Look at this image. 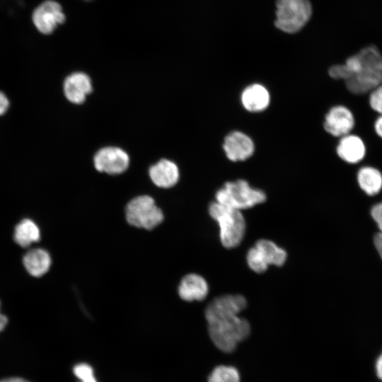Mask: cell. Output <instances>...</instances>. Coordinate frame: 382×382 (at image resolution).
<instances>
[{
    "label": "cell",
    "mask_w": 382,
    "mask_h": 382,
    "mask_svg": "<svg viewBox=\"0 0 382 382\" xmlns=\"http://www.w3.org/2000/svg\"><path fill=\"white\" fill-rule=\"evenodd\" d=\"M328 74L332 79L342 81L354 94L369 93L382 84V54L376 46H366L345 63L331 66Z\"/></svg>",
    "instance_id": "obj_1"
},
{
    "label": "cell",
    "mask_w": 382,
    "mask_h": 382,
    "mask_svg": "<svg viewBox=\"0 0 382 382\" xmlns=\"http://www.w3.org/2000/svg\"><path fill=\"white\" fill-rule=\"evenodd\" d=\"M209 337L221 351L232 352L238 343L247 338L250 332L248 320L238 316L207 323Z\"/></svg>",
    "instance_id": "obj_2"
},
{
    "label": "cell",
    "mask_w": 382,
    "mask_h": 382,
    "mask_svg": "<svg viewBox=\"0 0 382 382\" xmlns=\"http://www.w3.org/2000/svg\"><path fill=\"white\" fill-rule=\"evenodd\" d=\"M209 213L219 226L222 245L226 248L238 246L244 237L246 226L241 212L215 201L210 204Z\"/></svg>",
    "instance_id": "obj_3"
},
{
    "label": "cell",
    "mask_w": 382,
    "mask_h": 382,
    "mask_svg": "<svg viewBox=\"0 0 382 382\" xmlns=\"http://www.w3.org/2000/svg\"><path fill=\"white\" fill-rule=\"evenodd\" d=\"M216 202L228 207L243 210L263 203L267 198L264 191L253 187L243 179L226 182L215 195Z\"/></svg>",
    "instance_id": "obj_4"
},
{
    "label": "cell",
    "mask_w": 382,
    "mask_h": 382,
    "mask_svg": "<svg viewBox=\"0 0 382 382\" xmlns=\"http://www.w3.org/2000/svg\"><path fill=\"white\" fill-rule=\"evenodd\" d=\"M274 24L289 33L300 30L311 18L312 8L308 0H277Z\"/></svg>",
    "instance_id": "obj_5"
},
{
    "label": "cell",
    "mask_w": 382,
    "mask_h": 382,
    "mask_svg": "<svg viewBox=\"0 0 382 382\" xmlns=\"http://www.w3.org/2000/svg\"><path fill=\"white\" fill-rule=\"evenodd\" d=\"M127 221L132 226L151 230L163 220V214L154 199L148 195H141L130 200L125 208Z\"/></svg>",
    "instance_id": "obj_6"
},
{
    "label": "cell",
    "mask_w": 382,
    "mask_h": 382,
    "mask_svg": "<svg viewBox=\"0 0 382 382\" xmlns=\"http://www.w3.org/2000/svg\"><path fill=\"white\" fill-rule=\"evenodd\" d=\"M286 257V252L274 242L260 239L248 251L246 260L253 271L262 273L270 265H283Z\"/></svg>",
    "instance_id": "obj_7"
},
{
    "label": "cell",
    "mask_w": 382,
    "mask_h": 382,
    "mask_svg": "<svg viewBox=\"0 0 382 382\" xmlns=\"http://www.w3.org/2000/svg\"><path fill=\"white\" fill-rule=\"evenodd\" d=\"M247 306L245 297L240 294H226L214 299L205 310L207 322L238 316Z\"/></svg>",
    "instance_id": "obj_8"
},
{
    "label": "cell",
    "mask_w": 382,
    "mask_h": 382,
    "mask_svg": "<svg viewBox=\"0 0 382 382\" xmlns=\"http://www.w3.org/2000/svg\"><path fill=\"white\" fill-rule=\"evenodd\" d=\"M96 169L99 172L117 175L125 172L129 165V157L122 149L107 146L96 152L93 158Z\"/></svg>",
    "instance_id": "obj_9"
},
{
    "label": "cell",
    "mask_w": 382,
    "mask_h": 382,
    "mask_svg": "<svg viewBox=\"0 0 382 382\" xmlns=\"http://www.w3.org/2000/svg\"><path fill=\"white\" fill-rule=\"evenodd\" d=\"M354 125L352 112L343 105L331 106L324 117V130L333 137L340 138L349 134Z\"/></svg>",
    "instance_id": "obj_10"
},
{
    "label": "cell",
    "mask_w": 382,
    "mask_h": 382,
    "mask_svg": "<svg viewBox=\"0 0 382 382\" xmlns=\"http://www.w3.org/2000/svg\"><path fill=\"white\" fill-rule=\"evenodd\" d=\"M32 18L37 29L43 34H50L65 21L61 5L53 0H47L40 4L34 10Z\"/></svg>",
    "instance_id": "obj_11"
},
{
    "label": "cell",
    "mask_w": 382,
    "mask_h": 382,
    "mask_svg": "<svg viewBox=\"0 0 382 382\" xmlns=\"http://www.w3.org/2000/svg\"><path fill=\"white\" fill-rule=\"evenodd\" d=\"M223 149L230 161H243L253 154L255 144L248 134L241 131H233L225 137Z\"/></svg>",
    "instance_id": "obj_12"
},
{
    "label": "cell",
    "mask_w": 382,
    "mask_h": 382,
    "mask_svg": "<svg viewBox=\"0 0 382 382\" xmlns=\"http://www.w3.org/2000/svg\"><path fill=\"white\" fill-rule=\"evenodd\" d=\"M90 77L83 72H74L66 77L63 91L66 98L74 104H81L92 91Z\"/></svg>",
    "instance_id": "obj_13"
},
{
    "label": "cell",
    "mask_w": 382,
    "mask_h": 382,
    "mask_svg": "<svg viewBox=\"0 0 382 382\" xmlns=\"http://www.w3.org/2000/svg\"><path fill=\"white\" fill-rule=\"evenodd\" d=\"M335 152L341 160L349 163H357L364 156L365 146L359 137L348 134L339 138Z\"/></svg>",
    "instance_id": "obj_14"
},
{
    "label": "cell",
    "mask_w": 382,
    "mask_h": 382,
    "mask_svg": "<svg viewBox=\"0 0 382 382\" xmlns=\"http://www.w3.org/2000/svg\"><path fill=\"white\" fill-rule=\"evenodd\" d=\"M241 101L243 107L250 112H260L270 105V95L262 84L253 83L248 86L242 91Z\"/></svg>",
    "instance_id": "obj_15"
},
{
    "label": "cell",
    "mask_w": 382,
    "mask_h": 382,
    "mask_svg": "<svg viewBox=\"0 0 382 382\" xmlns=\"http://www.w3.org/2000/svg\"><path fill=\"white\" fill-rule=\"evenodd\" d=\"M149 175L156 186L168 188L177 183L179 179V170L173 161L161 159L150 167Z\"/></svg>",
    "instance_id": "obj_16"
},
{
    "label": "cell",
    "mask_w": 382,
    "mask_h": 382,
    "mask_svg": "<svg viewBox=\"0 0 382 382\" xmlns=\"http://www.w3.org/2000/svg\"><path fill=\"white\" fill-rule=\"evenodd\" d=\"M209 286L206 280L197 274L183 277L178 286L180 297L186 301H202L207 295Z\"/></svg>",
    "instance_id": "obj_17"
},
{
    "label": "cell",
    "mask_w": 382,
    "mask_h": 382,
    "mask_svg": "<svg viewBox=\"0 0 382 382\" xmlns=\"http://www.w3.org/2000/svg\"><path fill=\"white\" fill-rule=\"evenodd\" d=\"M23 264L26 271L33 277H40L47 273L52 264L50 253L43 248L29 250L23 257Z\"/></svg>",
    "instance_id": "obj_18"
},
{
    "label": "cell",
    "mask_w": 382,
    "mask_h": 382,
    "mask_svg": "<svg viewBox=\"0 0 382 382\" xmlns=\"http://www.w3.org/2000/svg\"><path fill=\"white\" fill-rule=\"evenodd\" d=\"M40 230L30 219H23L15 226L13 240L21 248H28L40 240Z\"/></svg>",
    "instance_id": "obj_19"
},
{
    "label": "cell",
    "mask_w": 382,
    "mask_h": 382,
    "mask_svg": "<svg viewBox=\"0 0 382 382\" xmlns=\"http://www.w3.org/2000/svg\"><path fill=\"white\" fill-rule=\"evenodd\" d=\"M359 187L368 195H377L382 187L381 173L376 168L363 166L360 168L357 175Z\"/></svg>",
    "instance_id": "obj_20"
},
{
    "label": "cell",
    "mask_w": 382,
    "mask_h": 382,
    "mask_svg": "<svg viewBox=\"0 0 382 382\" xmlns=\"http://www.w3.org/2000/svg\"><path fill=\"white\" fill-rule=\"evenodd\" d=\"M238 371L233 366L219 365L215 367L208 378V382H240Z\"/></svg>",
    "instance_id": "obj_21"
},
{
    "label": "cell",
    "mask_w": 382,
    "mask_h": 382,
    "mask_svg": "<svg viewBox=\"0 0 382 382\" xmlns=\"http://www.w3.org/2000/svg\"><path fill=\"white\" fill-rule=\"evenodd\" d=\"M369 100L370 106L382 115V84L369 92Z\"/></svg>",
    "instance_id": "obj_22"
},
{
    "label": "cell",
    "mask_w": 382,
    "mask_h": 382,
    "mask_svg": "<svg viewBox=\"0 0 382 382\" xmlns=\"http://www.w3.org/2000/svg\"><path fill=\"white\" fill-rule=\"evenodd\" d=\"M370 214L381 231L380 233H382V201L374 204L371 207Z\"/></svg>",
    "instance_id": "obj_23"
},
{
    "label": "cell",
    "mask_w": 382,
    "mask_h": 382,
    "mask_svg": "<svg viewBox=\"0 0 382 382\" xmlns=\"http://www.w3.org/2000/svg\"><path fill=\"white\" fill-rule=\"evenodd\" d=\"M9 108V100L7 96L0 91V116L6 112Z\"/></svg>",
    "instance_id": "obj_24"
},
{
    "label": "cell",
    "mask_w": 382,
    "mask_h": 382,
    "mask_svg": "<svg viewBox=\"0 0 382 382\" xmlns=\"http://www.w3.org/2000/svg\"><path fill=\"white\" fill-rule=\"evenodd\" d=\"M375 246L382 258V233L376 234L374 237Z\"/></svg>",
    "instance_id": "obj_25"
},
{
    "label": "cell",
    "mask_w": 382,
    "mask_h": 382,
    "mask_svg": "<svg viewBox=\"0 0 382 382\" xmlns=\"http://www.w3.org/2000/svg\"><path fill=\"white\" fill-rule=\"evenodd\" d=\"M374 129L377 134L382 138V115H380L376 120Z\"/></svg>",
    "instance_id": "obj_26"
},
{
    "label": "cell",
    "mask_w": 382,
    "mask_h": 382,
    "mask_svg": "<svg viewBox=\"0 0 382 382\" xmlns=\"http://www.w3.org/2000/svg\"><path fill=\"white\" fill-rule=\"evenodd\" d=\"M81 382H97L96 378L94 377V374L89 373L84 374L79 378Z\"/></svg>",
    "instance_id": "obj_27"
},
{
    "label": "cell",
    "mask_w": 382,
    "mask_h": 382,
    "mask_svg": "<svg viewBox=\"0 0 382 382\" xmlns=\"http://www.w3.org/2000/svg\"><path fill=\"white\" fill-rule=\"evenodd\" d=\"M376 370L378 377L382 380V354L379 356L376 361Z\"/></svg>",
    "instance_id": "obj_28"
},
{
    "label": "cell",
    "mask_w": 382,
    "mask_h": 382,
    "mask_svg": "<svg viewBox=\"0 0 382 382\" xmlns=\"http://www.w3.org/2000/svg\"><path fill=\"white\" fill-rule=\"evenodd\" d=\"M8 323L7 317L1 312V301H0V332L2 331Z\"/></svg>",
    "instance_id": "obj_29"
},
{
    "label": "cell",
    "mask_w": 382,
    "mask_h": 382,
    "mask_svg": "<svg viewBox=\"0 0 382 382\" xmlns=\"http://www.w3.org/2000/svg\"><path fill=\"white\" fill-rule=\"evenodd\" d=\"M0 382H29V381L22 378L11 377V378L3 379L0 381Z\"/></svg>",
    "instance_id": "obj_30"
}]
</instances>
